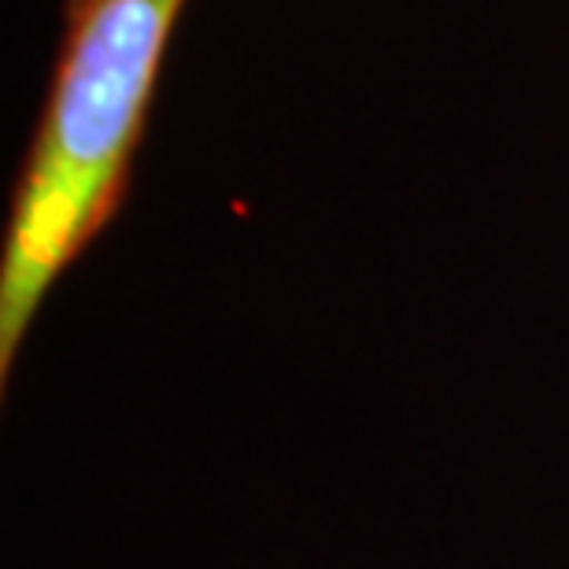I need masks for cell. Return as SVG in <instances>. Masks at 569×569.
<instances>
[{
  "mask_svg": "<svg viewBox=\"0 0 569 569\" xmlns=\"http://www.w3.org/2000/svg\"><path fill=\"white\" fill-rule=\"evenodd\" d=\"M186 0H71V41L0 252V385L63 270L127 192L163 49Z\"/></svg>",
  "mask_w": 569,
  "mask_h": 569,
  "instance_id": "1",
  "label": "cell"
}]
</instances>
